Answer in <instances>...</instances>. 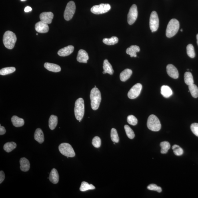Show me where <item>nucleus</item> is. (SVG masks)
<instances>
[{
  "mask_svg": "<svg viewBox=\"0 0 198 198\" xmlns=\"http://www.w3.org/2000/svg\"><path fill=\"white\" fill-rule=\"evenodd\" d=\"M90 98L92 109L95 111L97 110L99 107L101 100V93L97 88L95 87L91 90Z\"/></svg>",
  "mask_w": 198,
  "mask_h": 198,
  "instance_id": "f257e3e1",
  "label": "nucleus"
},
{
  "mask_svg": "<svg viewBox=\"0 0 198 198\" xmlns=\"http://www.w3.org/2000/svg\"><path fill=\"white\" fill-rule=\"evenodd\" d=\"M16 36L13 32L8 31L3 35V43L7 48L12 49L13 48L17 41Z\"/></svg>",
  "mask_w": 198,
  "mask_h": 198,
  "instance_id": "f03ea898",
  "label": "nucleus"
},
{
  "mask_svg": "<svg viewBox=\"0 0 198 198\" xmlns=\"http://www.w3.org/2000/svg\"><path fill=\"white\" fill-rule=\"evenodd\" d=\"M179 28V23L178 21L176 19H172L168 24L166 35L169 38L174 36L178 33Z\"/></svg>",
  "mask_w": 198,
  "mask_h": 198,
  "instance_id": "7ed1b4c3",
  "label": "nucleus"
},
{
  "mask_svg": "<svg viewBox=\"0 0 198 198\" xmlns=\"http://www.w3.org/2000/svg\"><path fill=\"white\" fill-rule=\"evenodd\" d=\"M75 115L77 121H81L85 113V104L82 98H79L75 103Z\"/></svg>",
  "mask_w": 198,
  "mask_h": 198,
  "instance_id": "20e7f679",
  "label": "nucleus"
},
{
  "mask_svg": "<svg viewBox=\"0 0 198 198\" xmlns=\"http://www.w3.org/2000/svg\"><path fill=\"white\" fill-rule=\"evenodd\" d=\"M147 125L148 128L153 131H158L161 130V122L156 116L152 115L148 118Z\"/></svg>",
  "mask_w": 198,
  "mask_h": 198,
  "instance_id": "39448f33",
  "label": "nucleus"
},
{
  "mask_svg": "<svg viewBox=\"0 0 198 198\" xmlns=\"http://www.w3.org/2000/svg\"><path fill=\"white\" fill-rule=\"evenodd\" d=\"M59 149L60 152L66 157H73L75 156V152L72 146L69 143H63L60 144Z\"/></svg>",
  "mask_w": 198,
  "mask_h": 198,
  "instance_id": "423d86ee",
  "label": "nucleus"
},
{
  "mask_svg": "<svg viewBox=\"0 0 198 198\" xmlns=\"http://www.w3.org/2000/svg\"><path fill=\"white\" fill-rule=\"evenodd\" d=\"M76 5L74 2L71 1L68 3L64 12V18L66 20L69 21L73 18L75 12Z\"/></svg>",
  "mask_w": 198,
  "mask_h": 198,
  "instance_id": "0eeeda50",
  "label": "nucleus"
},
{
  "mask_svg": "<svg viewBox=\"0 0 198 198\" xmlns=\"http://www.w3.org/2000/svg\"><path fill=\"white\" fill-rule=\"evenodd\" d=\"M111 9V6L109 4L102 3L93 6L91 9V11L95 15H100L107 12Z\"/></svg>",
  "mask_w": 198,
  "mask_h": 198,
  "instance_id": "6e6552de",
  "label": "nucleus"
},
{
  "mask_svg": "<svg viewBox=\"0 0 198 198\" xmlns=\"http://www.w3.org/2000/svg\"><path fill=\"white\" fill-rule=\"evenodd\" d=\"M149 25L152 33L156 31L159 27V19L156 12H152L150 17Z\"/></svg>",
  "mask_w": 198,
  "mask_h": 198,
  "instance_id": "1a4fd4ad",
  "label": "nucleus"
},
{
  "mask_svg": "<svg viewBox=\"0 0 198 198\" xmlns=\"http://www.w3.org/2000/svg\"><path fill=\"white\" fill-rule=\"evenodd\" d=\"M138 12L136 5L134 4L130 8L127 15L128 23L132 25L135 23L138 17Z\"/></svg>",
  "mask_w": 198,
  "mask_h": 198,
  "instance_id": "9d476101",
  "label": "nucleus"
},
{
  "mask_svg": "<svg viewBox=\"0 0 198 198\" xmlns=\"http://www.w3.org/2000/svg\"><path fill=\"white\" fill-rule=\"evenodd\" d=\"M142 85L140 83H137L134 85L128 93V97L130 99H136L140 94L142 89Z\"/></svg>",
  "mask_w": 198,
  "mask_h": 198,
  "instance_id": "9b49d317",
  "label": "nucleus"
},
{
  "mask_svg": "<svg viewBox=\"0 0 198 198\" xmlns=\"http://www.w3.org/2000/svg\"><path fill=\"white\" fill-rule=\"evenodd\" d=\"M39 17L41 21L46 24H50L52 21L54 15L51 12H45L41 14Z\"/></svg>",
  "mask_w": 198,
  "mask_h": 198,
  "instance_id": "f8f14e48",
  "label": "nucleus"
},
{
  "mask_svg": "<svg viewBox=\"0 0 198 198\" xmlns=\"http://www.w3.org/2000/svg\"><path fill=\"white\" fill-rule=\"evenodd\" d=\"M35 29L38 33H46L49 31V27L48 24L40 21L36 23Z\"/></svg>",
  "mask_w": 198,
  "mask_h": 198,
  "instance_id": "ddd939ff",
  "label": "nucleus"
},
{
  "mask_svg": "<svg viewBox=\"0 0 198 198\" xmlns=\"http://www.w3.org/2000/svg\"><path fill=\"white\" fill-rule=\"evenodd\" d=\"M168 75L173 79H177L179 77V73L177 68L172 64L167 65L166 67Z\"/></svg>",
  "mask_w": 198,
  "mask_h": 198,
  "instance_id": "4468645a",
  "label": "nucleus"
},
{
  "mask_svg": "<svg viewBox=\"0 0 198 198\" xmlns=\"http://www.w3.org/2000/svg\"><path fill=\"white\" fill-rule=\"evenodd\" d=\"M74 49V47L73 46H68L60 49L58 52V55L61 57L67 56L73 52Z\"/></svg>",
  "mask_w": 198,
  "mask_h": 198,
  "instance_id": "2eb2a0df",
  "label": "nucleus"
},
{
  "mask_svg": "<svg viewBox=\"0 0 198 198\" xmlns=\"http://www.w3.org/2000/svg\"><path fill=\"white\" fill-rule=\"evenodd\" d=\"M89 59V55L86 51L82 49L79 50L77 57L78 62L81 63H87Z\"/></svg>",
  "mask_w": 198,
  "mask_h": 198,
  "instance_id": "dca6fc26",
  "label": "nucleus"
},
{
  "mask_svg": "<svg viewBox=\"0 0 198 198\" xmlns=\"http://www.w3.org/2000/svg\"><path fill=\"white\" fill-rule=\"evenodd\" d=\"M20 168L21 171L24 172H27L29 170L30 167V164L29 160L25 157L21 158L20 161Z\"/></svg>",
  "mask_w": 198,
  "mask_h": 198,
  "instance_id": "f3484780",
  "label": "nucleus"
},
{
  "mask_svg": "<svg viewBox=\"0 0 198 198\" xmlns=\"http://www.w3.org/2000/svg\"><path fill=\"white\" fill-rule=\"evenodd\" d=\"M44 67L48 70L54 73H58L61 71L60 67L55 64L46 63L44 64Z\"/></svg>",
  "mask_w": 198,
  "mask_h": 198,
  "instance_id": "a211bd4d",
  "label": "nucleus"
},
{
  "mask_svg": "<svg viewBox=\"0 0 198 198\" xmlns=\"http://www.w3.org/2000/svg\"><path fill=\"white\" fill-rule=\"evenodd\" d=\"M49 179L50 181L54 184H57L59 183V175L56 169H53L51 170L50 174Z\"/></svg>",
  "mask_w": 198,
  "mask_h": 198,
  "instance_id": "6ab92c4d",
  "label": "nucleus"
},
{
  "mask_svg": "<svg viewBox=\"0 0 198 198\" xmlns=\"http://www.w3.org/2000/svg\"><path fill=\"white\" fill-rule=\"evenodd\" d=\"M103 74L108 73L112 75L113 74L114 71L111 64L109 63L107 59H105L104 60L103 63Z\"/></svg>",
  "mask_w": 198,
  "mask_h": 198,
  "instance_id": "aec40b11",
  "label": "nucleus"
},
{
  "mask_svg": "<svg viewBox=\"0 0 198 198\" xmlns=\"http://www.w3.org/2000/svg\"><path fill=\"white\" fill-rule=\"evenodd\" d=\"M140 49L139 46L136 45H132L128 48L126 51V52L128 55L130 56L131 57H137V53L139 52Z\"/></svg>",
  "mask_w": 198,
  "mask_h": 198,
  "instance_id": "412c9836",
  "label": "nucleus"
},
{
  "mask_svg": "<svg viewBox=\"0 0 198 198\" xmlns=\"http://www.w3.org/2000/svg\"><path fill=\"white\" fill-rule=\"evenodd\" d=\"M34 139L40 143H43L45 140L42 130L40 128L36 129L34 134Z\"/></svg>",
  "mask_w": 198,
  "mask_h": 198,
  "instance_id": "4be33fe9",
  "label": "nucleus"
},
{
  "mask_svg": "<svg viewBox=\"0 0 198 198\" xmlns=\"http://www.w3.org/2000/svg\"><path fill=\"white\" fill-rule=\"evenodd\" d=\"M132 73H133V72H132L131 69H126L124 70L120 74V78L121 81H127L131 77Z\"/></svg>",
  "mask_w": 198,
  "mask_h": 198,
  "instance_id": "5701e85b",
  "label": "nucleus"
},
{
  "mask_svg": "<svg viewBox=\"0 0 198 198\" xmlns=\"http://www.w3.org/2000/svg\"><path fill=\"white\" fill-rule=\"evenodd\" d=\"M161 93L164 97L169 98L173 95V92L169 86L164 85L161 87Z\"/></svg>",
  "mask_w": 198,
  "mask_h": 198,
  "instance_id": "b1692460",
  "label": "nucleus"
},
{
  "mask_svg": "<svg viewBox=\"0 0 198 198\" xmlns=\"http://www.w3.org/2000/svg\"><path fill=\"white\" fill-rule=\"evenodd\" d=\"M11 121L14 126L16 127L23 126L24 124V120L16 116H13L11 118Z\"/></svg>",
  "mask_w": 198,
  "mask_h": 198,
  "instance_id": "393cba45",
  "label": "nucleus"
},
{
  "mask_svg": "<svg viewBox=\"0 0 198 198\" xmlns=\"http://www.w3.org/2000/svg\"><path fill=\"white\" fill-rule=\"evenodd\" d=\"M58 124V117L56 116L51 115L50 117L49 125L50 129L51 130L55 129Z\"/></svg>",
  "mask_w": 198,
  "mask_h": 198,
  "instance_id": "a878e982",
  "label": "nucleus"
},
{
  "mask_svg": "<svg viewBox=\"0 0 198 198\" xmlns=\"http://www.w3.org/2000/svg\"><path fill=\"white\" fill-rule=\"evenodd\" d=\"M184 81L186 85L189 86L194 84L193 76L191 72H186L184 74Z\"/></svg>",
  "mask_w": 198,
  "mask_h": 198,
  "instance_id": "bb28decb",
  "label": "nucleus"
},
{
  "mask_svg": "<svg viewBox=\"0 0 198 198\" xmlns=\"http://www.w3.org/2000/svg\"><path fill=\"white\" fill-rule=\"evenodd\" d=\"M17 147V145L14 142H8L4 145L3 149L7 153L13 151Z\"/></svg>",
  "mask_w": 198,
  "mask_h": 198,
  "instance_id": "cd10ccee",
  "label": "nucleus"
},
{
  "mask_svg": "<svg viewBox=\"0 0 198 198\" xmlns=\"http://www.w3.org/2000/svg\"><path fill=\"white\" fill-rule=\"evenodd\" d=\"M95 189V186L92 184H89L87 182L83 181L81 183L80 190L81 191H88V190H93Z\"/></svg>",
  "mask_w": 198,
  "mask_h": 198,
  "instance_id": "c85d7f7f",
  "label": "nucleus"
},
{
  "mask_svg": "<svg viewBox=\"0 0 198 198\" xmlns=\"http://www.w3.org/2000/svg\"><path fill=\"white\" fill-rule=\"evenodd\" d=\"M119 39L117 37H112L111 38H104L103 40V43L108 45H113L117 44Z\"/></svg>",
  "mask_w": 198,
  "mask_h": 198,
  "instance_id": "c756f323",
  "label": "nucleus"
},
{
  "mask_svg": "<svg viewBox=\"0 0 198 198\" xmlns=\"http://www.w3.org/2000/svg\"><path fill=\"white\" fill-rule=\"evenodd\" d=\"M160 146L161 147V153L163 154H166L171 147L169 142L167 141L161 142Z\"/></svg>",
  "mask_w": 198,
  "mask_h": 198,
  "instance_id": "7c9ffc66",
  "label": "nucleus"
},
{
  "mask_svg": "<svg viewBox=\"0 0 198 198\" xmlns=\"http://www.w3.org/2000/svg\"><path fill=\"white\" fill-rule=\"evenodd\" d=\"M15 68L14 67H9L3 68L0 70V75L4 76L10 74L15 71Z\"/></svg>",
  "mask_w": 198,
  "mask_h": 198,
  "instance_id": "2f4dec72",
  "label": "nucleus"
},
{
  "mask_svg": "<svg viewBox=\"0 0 198 198\" xmlns=\"http://www.w3.org/2000/svg\"><path fill=\"white\" fill-rule=\"evenodd\" d=\"M189 89L192 96L195 98L198 97V88L197 86L193 84L189 86Z\"/></svg>",
  "mask_w": 198,
  "mask_h": 198,
  "instance_id": "473e14b6",
  "label": "nucleus"
},
{
  "mask_svg": "<svg viewBox=\"0 0 198 198\" xmlns=\"http://www.w3.org/2000/svg\"><path fill=\"white\" fill-rule=\"evenodd\" d=\"M111 136L112 140L114 143H119V138L117 130L114 128H112L111 130Z\"/></svg>",
  "mask_w": 198,
  "mask_h": 198,
  "instance_id": "72a5a7b5",
  "label": "nucleus"
},
{
  "mask_svg": "<svg viewBox=\"0 0 198 198\" xmlns=\"http://www.w3.org/2000/svg\"><path fill=\"white\" fill-rule=\"evenodd\" d=\"M187 53L190 57L194 58L195 57V53L193 46L192 44H189L187 47Z\"/></svg>",
  "mask_w": 198,
  "mask_h": 198,
  "instance_id": "f704fd0d",
  "label": "nucleus"
},
{
  "mask_svg": "<svg viewBox=\"0 0 198 198\" xmlns=\"http://www.w3.org/2000/svg\"><path fill=\"white\" fill-rule=\"evenodd\" d=\"M125 129L127 136L130 139H133L135 137V134L134 132L129 125H125Z\"/></svg>",
  "mask_w": 198,
  "mask_h": 198,
  "instance_id": "c9c22d12",
  "label": "nucleus"
},
{
  "mask_svg": "<svg viewBox=\"0 0 198 198\" xmlns=\"http://www.w3.org/2000/svg\"><path fill=\"white\" fill-rule=\"evenodd\" d=\"M127 121L130 125H135L138 123L137 119L133 115L128 116L127 118Z\"/></svg>",
  "mask_w": 198,
  "mask_h": 198,
  "instance_id": "e433bc0d",
  "label": "nucleus"
},
{
  "mask_svg": "<svg viewBox=\"0 0 198 198\" xmlns=\"http://www.w3.org/2000/svg\"><path fill=\"white\" fill-rule=\"evenodd\" d=\"M101 139L99 137H95L93 139L92 143L94 147L99 148L101 145Z\"/></svg>",
  "mask_w": 198,
  "mask_h": 198,
  "instance_id": "4c0bfd02",
  "label": "nucleus"
},
{
  "mask_svg": "<svg viewBox=\"0 0 198 198\" xmlns=\"http://www.w3.org/2000/svg\"><path fill=\"white\" fill-rule=\"evenodd\" d=\"M147 188L151 191H157L159 193H161L162 191L161 188L154 184L149 185L147 187Z\"/></svg>",
  "mask_w": 198,
  "mask_h": 198,
  "instance_id": "58836bf2",
  "label": "nucleus"
},
{
  "mask_svg": "<svg viewBox=\"0 0 198 198\" xmlns=\"http://www.w3.org/2000/svg\"><path fill=\"white\" fill-rule=\"evenodd\" d=\"M191 129L194 134L198 137V123H194L192 124L191 125Z\"/></svg>",
  "mask_w": 198,
  "mask_h": 198,
  "instance_id": "ea45409f",
  "label": "nucleus"
},
{
  "mask_svg": "<svg viewBox=\"0 0 198 198\" xmlns=\"http://www.w3.org/2000/svg\"><path fill=\"white\" fill-rule=\"evenodd\" d=\"M174 152L175 155L177 156H180L183 155V149L180 147L177 148L173 150Z\"/></svg>",
  "mask_w": 198,
  "mask_h": 198,
  "instance_id": "a19ab883",
  "label": "nucleus"
},
{
  "mask_svg": "<svg viewBox=\"0 0 198 198\" xmlns=\"http://www.w3.org/2000/svg\"><path fill=\"white\" fill-rule=\"evenodd\" d=\"M5 179V174L2 171H0V183H1Z\"/></svg>",
  "mask_w": 198,
  "mask_h": 198,
  "instance_id": "79ce46f5",
  "label": "nucleus"
},
{
  "mask_svg": "<svg viewBox=\"0 0 198 198\" xmlns=\"http://www.w3.org/2000/svg\"><path fill=\"white\" fill-rule=\"evenodd\" d=\"M6 132L5 128L0 125V135H3L5 134Z\"/></svg>",
  "mask_w": 198,
  "mask_h": 198,
  "instance_id": "37998d69",
  "label": "nucleus"
},
{
  "mask_svg": "<svg viewBox=\"0 0 198 198\" xmlns=\"http://www.w3.org/2000/svg\"><path fill=\"white\" fill-rule=\"evenodd\" d=\"M32 9L31 7H27L25 8L24 11L25 12H29V11H31Z\"/></svg>",
  "mask_w": 198,
  "mask_h": 198,
  "instance_id": "c03bdc74",
  "label": "nucleus"
},
{
  "mask_svg": "<svg viewBox=\"0 0 198 198\" xmlns=\"http://www.w3.org/2000/svg\"><path fill=\"white\" fill-rule=\"evenodd\" d=\"M180 147L179 145H174L172 147V149L173 150L175 149L176 148H177V147Z\"/></svg>",
  "mask_w": 198,
  "mask_h": 198,
  "instance_id": "a18cd8bd",
  "label": "nucleus"
},
{
  "mask_svg": "<svg viewBox=\"0 0 198 198\" xmlns=\"http://www.w3.org/2000/svg\"><path fill=\"white\" fill-rule=\"evenodd\" d=\"M196 38H197V44L198 46V33L197 34L196 36Z\"/></svg>",
  "mask_w": 198,
  "mask_h": 198,
  "instance_id": "49530a36",
  "label": "nucleus"
},
{
  "mask_svg": "<svg viewBox=\"0 0 198 198\" xmlns=\"http://www.w3.org/2000/svg\"><path fill=\"white\" fill-rule=\"evenodd\" d=\"M180 31H181V32H183V29H181Z\"/></svg>",
  "mask_w": 198,
  "mask_h": 198,
  "instance_id": "de8ad7c7",
  "label": "nucleus"
},
{
  "mask_svg": "<svg viewBox=\"0 0 198 198\" xmlns=\"http://www.w3.org/2000/svg\"><path fill=\"white\" fill-rule=\"evenodd\" d=\"M21 1H26V0H21Z\"/></svg>",
  "mask_w": 198,
  "mask_h": 198,
  "instance_id": "09e8293b",
  "label": "nucleus"
},
{
  "mask_svg": "<svg viewBox=\"0 0 198 198\" xmlns=\"http://www.w3.org/2000/svg\"><path fill=\"white\" fill-rule=\"evenodd\" d=\"M97 87L96 86H95V87Z\"/></svg>",
  "mask_w": 198,
  "mask_h": 198,
  "instance_id": "8fccbe9b",
  "label": "nucleus"
},
{
  "mask_svg": "<svg viewBox=\"0 0 198 198\" xmlns=\"http://www.w3.org/2000/svg\"><path fill=\"white\" fill-rule=\"evenodd\" d=\"M79 121L80 122H81V121Z\"/></svg>",
  "mask_w": 198,
  "mask_h": 198,
  "instance_id": "3c124183",
  "label": "nucleus"
}]
</instances>
